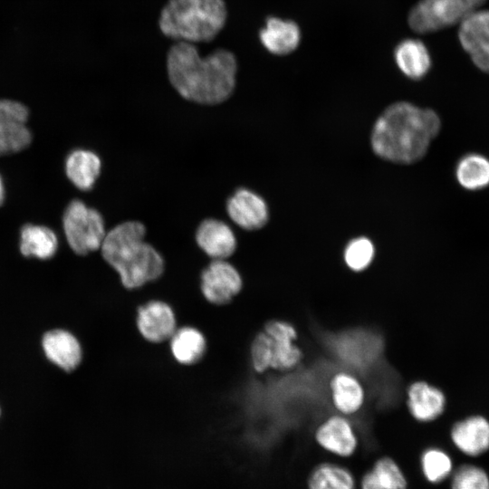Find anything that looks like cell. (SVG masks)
I'll list each match as a JSON object with an SVG mask.
<instances>
[{"label": "cell", "instance_id": "cell-1", "mask_svg": "<svg viewBox=\"0 0 489 489\" xmlns=\"http://www.w3.org/2000/svg\"><path fill=\"white\" fill-rule=\"evenodd\" d=\"M167 70L170 83L183 98L214 105L231 96L237 62L227 50H216L202 57L194 43L177 42L168 50Z\"/></svg>", "mask_w": 489, "mask_h": 489}, {"label": "cell", "instance_id": "cell-2", "mask_svg": "<svg viewBox=\"0 0 489 489\" xmlns=\"http://www.w3.org/2000/svg\"><path fill=\"white\" fill-rule=\"evenodd\" d=\"M440 128V119L433 110L406 101L396 102L375 122L371 147L383 159L400 164L415 163L427 154Z\"/></svg>", "mask_w": 489, "mask_h": 489}, {"label": "cell", "instance_id": "cell-3", "mask_svg": "<svg viewBox=\"0 0 489 489\" xmlns=\"http://www.w3.org/2000/svg\"><path fill=\"white\" fill-rule=\"evenodd\" d=\"M146 228L138 221L121 223L104 237L101 254L128 289H136L157 280L164 272L160 254L145 241Z\"/></svg>", "mask_w": 489, "mask_h": 489}, {"label": "cell", "instance_id": "cell-4", "mask_svg": "<svg viewBox=\"0 0 489 489\" xmlns=\"http://www.w3.org/2000/svg\"><path fill=\"white\" fill-rule=\"evenodd\" d=\"M226 15L224 0H168L158 24L166 36L178 42H209L223 29Z\"/></svg>", "mask_w": 489, "mask_h": 489}, {"label": "cell", "instance_id": "cell-5", "mask_svg": "<svg viewBox=\"0 0 489 489\" xmlns=\"http://www.w3.org/2000/svg\"><path fill=\"white\" fill-rule=\"evenodd\" d=\"M298 339V331L292 322L277 318L269 320L251 343L254 365L264 371L294 369L304 359Z\"/></svg>", "mask_w": 489, "mask_h": 489}, {"label": "cell", "instance_id": "cell-6", "mask_svg": "<svg viewBox=\"0 0 489 489\" xmlns=\"http://www.w3.org/2000/svg\"><path fill=\"white\" fill-rule=\"evenodd\" d=\"M486 0H420L408 17L410 28L427 34L459 24L467 15L480 9Z\"/></svg>", "mask_w": 489, "mask_h": 489}, {"label": "cell", "instance_id": "cell-7", "mask_svg": "<svg viewBox=\"0 0 489 489\" xmlns=\"http://www.w3.org/2000/svg\"><path fill=\"white\" fill-rule=\"evenodd\" d=\"M62 226L70 247L81 255L101 248L106 235L101 215L78 199L67 206Z\"/></svg>", "mask_w": 489, "mask_h": 489}, {"label": "cell", "instance_id": "cell-8", "mask_svg": "<svg viewBox=\"0 0 489 489\" xmlns=\"http://www.w3.org/2000/svg\"><path fill=\"white\" fill-rule=\"evenodd\" d=\"M200 287L207 302L224 305L240 292L243 280L231 264L225 260H213L201 274Z\"/></svg>", "mask_w": 489, "mask_h": 489}, {"label": "cell", "instance_id": "cell-9", "mask_svg": "<svg viewBox=\"0 0 489 489\" xmlns=\"http://www.w3.org/2000/svg\"><path fill=\"white\" fill-rule=\"evenodd\" d=\"M458 25L461 46L479 70L489 73V10H476Z\"/></svg>", "mask_w": 489, "mask_h": 489}, {"label": "cell", "instance_id": "cell-10", "mask_svg": "<svg viewBox=\"0 0 489 489\" xmlns=\"http://www.w3.org/2000/svg\"><path fill=\"white\" fill-rule=\"evenodd\" d=\"M314 439L322 449L340 457L352 455L359 443L350 417L338 413L329 415L319 423Z\"/></svg>", "mask_w": 489, "mask_h": 489}, {"label": "cell", "instance_id": "cell-11", "mask_svg": "<svg viewBox=\"0 0 489 489\" xmlns=\"http://www.w3.org/2000/svg\"><path fill=\"white\" fill-rule=\"evenodd\" d=\"M406 407L414 420L427 423L442 416L446 407V397L435 384L417 379L407 387Z\"/></svg>", "mask_w": 489, "mask_h": 489}, {"label": "cell", "instance_id": "cell-12", "mask_svg": "<svg viewBox=\"0 0 489 489\" xmlns=\"http://www.w3.org/2000/svg\"><path fill=\"white\" fill-rule=\"evenodd\" d=\"M172 308L161 301H150L138 310L137 327L142 337L153 343L169 340L176 331Z\"/></svg>", "mask_w": 489, "mask_h": 489}, {"label": "cell", "instance_id": "cell-13", "mask_svg": "<svg viewBox=\"0 0 489 489\" xmlns=\"http://www.w3.org/2000/svg\"><path fill=\"white\" fill-rule=\"evenodd\" d=\"M331 402L338 414L352 417L365 402V388L361 380L346 370L335 371L329 380Z\"/></svg>", "mask_w": 489, "mask_h": 489}, {"label": "cell", "instance_id": "cell-14", "mask_svg": "<svg viewBox=\"0 0 489 489\" xmlns=\"http://www.w3.org/2000/svg\"><path fill=\"white\" fill-rule=\"evenodd\" d=\"M226 210L230 218L245 230H257L264 226L269 218L265 201L254 192L237 189L227 200Z\"/></svg>", "mask_w": 489, "mask_h": 489}, {"label": "cell", "instance_id": "cell-15", "mask_svg": "<svg viewBox=\"0 0 489 489\" xmlns=\"http://www.w3.org/2000/svg\"><path fill=\"white\" fill-rule=\"evenodd\" d=\"M198 246L214 260H225L236 249V238L232 229L223 221L215 218L204 220L197 229Z\"/></svg>", "mask_w": 489, "mask_h": 489}, {"label": "cell", "instance_id": "cell-16", "mask_svg": "<svg viewBox=\"0 0 489 489\" xmlns=\"http://www.w3.org/2000/svg\"><path fill=\"white\" fill-rule=\"evenodd\" d=\"M455 446L468 455H479L489 449V421L474 415L456 422L451 429Z\"/></svg>", "mask_w": 489, "mask_h": 489}, {"label": "cell", "instance_id": "cell-17", "mask_svg": "<svg viewBox=\"0 0 489 489\" xmlns=\"http://www.w3.org/2000/svg\"><path fill=\"white\" fill-rule=\"evenodd\" d=\"M43 347L46 357L66 371L73 370L81 362L82 349L77 339L63 330L44 334Z\"/></svg>", "mask_w": 489, "mask_h": 489}, {"label": "cell", "instance_id": "cell-18", "mask_svg": "<svg viewBox=\"0 0 489 489\" xmlns=\"http://www.w3.org/2000/svg\"><path fill=\"white\" fill-rule=\"evenodd\" d=\"M300 30L292 21L276 17L267 20L266 25L260 32V39L264 47L278 55L290 53L298 46Z\"/></svg>", "mask_w": 489, "mask_h": 489}, {"label": "cell", "instance_id": "cell-19", "mask_svg": "<svg viewBox=\"0 0 489 489\" xmlns=\"http://www.w3.org/2000/svg\"><path fill=\"white\" fill-rule=\"evenodd\" d=\"M101 162L98 155L86 149L72 151L65 161L70 181L81 190H89L100 176Z\"/></svg>", "mask_w": 489, "mask_h": 489}, {"label": "cell", "instance_id": "cell-20", "mask_svg": "<svg viewBox=\"0 0 489 489\" xmlns=\"http://www.w3.org/2000/svg\"><path fill=\"white\" fill-rule=\"evenodd\" d=\"M395 60L401 72L414 80L424 77L431 65L427 47L421 41L415 39L405 40L398 45Z\"/></svg>", "mask_w": 489, "mask_h": 489}, {"label": "cell", "instance_id": "cell-21", "mask_svg": "<svg viewBox=\"0 0 489 489\" xmlns=\"http://www.w3.org/2000/svg\"><path fill=\"white\" fill-rule=\"evenodd\" d=\"M169 340L171 353L180 364H196L205 355L206 339L196 328L187 326L177 329Z\"/></svg>", "mask_w": 489, "mask_h": 489}, {"label": "cell", "instance_id": "cell-22", "mask_svg": "<svg viewBox=\"0 0 489 489\" xmlns=\"http://www.w3.org/2000/svg\"><path fill=\"white\" fill-rule=\"evenodd\" d=\"M58 239L50 228L27 224L21 229L20 251L27 257L51 258L57 250Z\"/></svg>", "mask_w": 489, "mask_h": 489}, {"label": "cell", "instance_id": "cell-23", "mask_svg": "<svg viewBox=\"0 0 489 489\" xmlns=\"http://www.w3.org/2000/svg\"><path fill=\"white\" fill-rule=\"evenodd\" d=\"M455 176L465 189L484 188L489 186V159L480 154H467L459 160Z\"/></svg>", "mask_w": 489, "mask_h": 489}, {"label": "cell", "instance_id": "cell-24", "mask_svg": "<svg viewBox=\"0 0 489 489\" xmlns=\"http://www.w3.org/2000/svg\"><path fill=\"white\" fill-rule=\"evenodd\" d=\"M352 474L340 465L323 463L311 474L308 482L309 489H355Z\"/></svg>", "mask_w": 489, "mask_h": 489}, {"label": "cell", "instance_id": "cell-25", "mask_svg": "<svg viewBox=\"0 0 489 489\" xmlns=\"http://www.w3.org/2000/svg\"><path fill=\"white\" fill-rule=\"evenodd\" d=\"M31 139V132L25 124L0 117V156L24 149Z\"/></svg>", "mask_w": 489, "mask_h": 489}, {"label": "cell", "instance_id": "cell-26", "mask_svg": "<svg viewBox=\"0 0 489 489\" xmlns=\"http://www.w3.org/2000/svg\"><path fill=\"white\" fill-rule=\"evenodd\" d=\"M375 257V247L372 242L366 237H358L351 240L344 249L343 260L353 273H360L371 265Z\"/></svg>", "mask_w": 489, "mask_h": 489}, {"label": "cell", "instance_id": "cell-27", "mask_svg": "<svg viewBox=\"0 0 489 489\" xmlns=\"http://www.w3.org/2000/svg\"><path fill=\"white\" fill-rule=\"evenodd\" d=\"M421 467L427 481L439 483L449 475L452 462L449 455L443 450L429 448L421 455Z\"/></svg>", "mask_w": 489, "mask_h": 489}, {"label": "cell", "instance_id": "cell-28", "mask_svg": "<svg viewBox=\"0 0 489 489\" xmlns=\"http://www.w3.org/2000/svg\"><path fill=\"white\" fill-rule=\"evenodd\" d=\"M372 474L387 489H406L407 479L398 465L390 457L379 459L372 470Z\"/></svg>", "mask_w": 489, "mask_h": 489}, {"label": "cell", "instance_id": "cell-29", "mask_svg": "<svg viewBox=\"0 0 489 489\" xmlns=\"http://www.w3.org/2000/svg\"><path fill=\"white\" fill-rule=\"evenodd\" d=\"M452 489H489V478L477 466L462 465L453 475Z\"/></svg>", "mask_w": 489, "mask_h": 489}, {"label": "cell", "instance_id": "cell-30", "mask_svg": "<svg viewBox=\"0 0 489 489\" xmlns=\"http://www.w3.org/2000/svg\"><path fill=\"white\" fill-rule=\"evenodd\" d=\"M28 116V109L23 103L6 99L0 100V117L25 124Z\"/></svg>", "mask_w": 489, "mask_h": 489}, {"label": "cell", "instance_id": "cell-31", "mask_svg": "<svg viewBox=\"0 0 489 489\" xmlns=\"http://www.w3.org/2000/svg\"><path fill=\"white\" fill-rule=\"evenodd\" d=\"M360 486L361 489H387L379 483L371 471L364 475Z\"/></svg>", "mask_w": 489, "mask_h": 489}, {"label": "cell", "instance_id": "cell-32", "mask_svg": "<svg viewBox=\"0 0 489 489\" xmlns=\"http://www.w3.org/2000/svg\"><path fill=\"white\" fill-rule=\"evenodd\" d=\"M5 197V187L2 177L0 176V205L3 203Z\"/></svg>", "mask_w": 489, "mask_h": 489}]
</instances>
